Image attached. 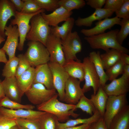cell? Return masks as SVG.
Wrapping results in <instances>:
<instances>
[{"mask_svg":"<svg viewBox=\"0 0 129 129\" xmlns=\"http://www.w3.org/2000/svg\"><path fill=\"white\" fill-rule=\"evenodd\" d=\"M5 38L0 36V44L5 40Z\"/></svg>","mask_w":129,"mask_h":129,"instance_id":"52","label":"cell"},{"mask_svg":"<svg viewBox=\"0 0 129 129\" xmlns=\"http://www.w3.org/2000/svg\"><path fill=\"white\" fill-rule=\"evenodd\" d=\"M73 13L72 11H69L60 6L50 14H46L43 12L41 14L49 26L54 27L58 25L60 22L67 20L70 17Z\"/></svg>","mask_w":129,"mask_h":129,"instance_id":"20","label":"cell"},{"mask_svg":"<svg viewBox=\"0 0 129 129\" xmlns=\"http://www.w3.org/2000/svg\"><path fill=\"white\" fill-rule=\"evenodd\" d=\"M102 87L108 96L126 95L129 91V78L122 75L121 77L113 80L108 84H106Z\"/></svg>","mask_w":129,"mask_h":129,"instance_id":"14","label":"cell"},{"mask_svg":"<svg viewBox=\"0 0 129 129\" xmlns=\"http://www.w3.org/2000/svg\"><path fill=\"white\" fill-rule=\"evenodd\" d=\"M39 120L19 118L17 123V125L27 129H40Z\"/></svg>","mask_w":129,"mask_h":129,"instance_id":"39","label":"cell"},{"mask_svg":"<svg viewBox=\"0 0 129 129\" xmlns=\"http://www.w3.org/2000/svg\"><path fill=\"white\" fill-rule=\"evenodd\" d=\"M18 129H27L17 125Z\"/></svg>","mask_w":129,"mask_h":129,"instance_id":"53","label":"cell"},{"mask_svg":"<svg viewBox=\"0 0 129 129\" xmlns=\"http://www.w3.org/2000/svg\"><path fill=\"white\" fill-rule=\"evenodd\" d=\"M119 30L118 29L111 30L97 35L85 37L84 38L92 49H101L106 52L113 48L128 54V49L119 44L116 40V36Z\"/></svg>","mask_w":129,"mask_h":129,"instance_id":"2","label":"cell"},{"mask_svg":"<svg viewBox=\"0 0 129 129\" xmlns=\"http://www.w3.org/2000/svg\"><path fill=\"white\" fill-rule=\"evenodd\" d=\"M35 68L31 67L16 78L18 86L22 96L33 84Z\"/></svg>","mask_w":129,"mask_h":129,"instance_id":"24","label":"cell"},{"mask_svg":"<svg viewBox=\"0 0 129 129\" xmlns=\"http://www.w3.org/2000/svg\"><path fill=\"white\" fill-rule=\"evenodd\" d=\"M57 93L48 101L37 106L38 110L50 113L55 116L60 123H64L71 116L76 118L79 114L75 113L73 109L75 105L64 103L58 99Z\"/></svg>","mask_w":129,"mask_h":129,"instance_id":"1","label":"cell"},{"mask_svg":"<svg viewBox=\"0 0 129 129\" xmlns=\"http://www.w3.org/2000/svg\"><path fill=\"white\" fill-rule=\"evenodd\" d=\"M45 10L41 9L38 11L32 14H24L16 11L14 19L11 21V24L16 25L18 29L19 35V41L17 47L20 51L23 50L27 35L31 27L29 22L34 15L39 13L44 12Z\"/></svg>","mask_w":129,"mask_h":129,"instance_id":"5","label":"cell"},{"mask_svg":"<svg viewBox=\"0 0 129 129\" xmlns=\"http://www.w3.org/2000/svg\"><path fill=\"white\" fill-rule=\"evenodd\" d=\"M2 82L5 96L20 103L22 96L18 86L16 77L5 78Z\"/></svg>","mask_w":129,"mask_h":129,"instance_id":"21","label":"cell"},{"mask_svg":"<svg viewBox=\"0 0 129 129\" xmlns=\"http://www.w3.org/2000/svg\"><path fill=\"white\" fill-rule=\"evenodd\" d=\"M122 53L117 50L111 48L105 53L100 54L104 69L107 70L120 60Z\"/></svg>","mask_w":129,"mask_h":129,"instance_id":"29","label":"cell"},{"mask_svg":"<svg viewBox=\"0 0 129 129\" xmlns=\"http://www.w3.org/2000/svg\"><path fill=\"white\" fill-rule=\"evenodd\" d=\"M59 7H62L70 11L82 8L86 3L83 0H59Z\"/></svg>","mask_w":129,"mask_h":129,"instance_id":"34","label":"cell"},{"mask_svg":"<svg viewBox=\"0 0 129 129\" xmlns=\"http://www.w3.org/2000/svg\"><path fill=\"white\" fill-rule=\"evenodd\" d=\"M18 62V59L16 56L10 60L5 63L2 73L5 78L15 77Z\"/></svg>","mask_w":129,"mask_h":129,"instance_id":"33","label":"cell"},{"mask_svg":"<svg viewBox=\"0 0 129 129\" xmlns=\"http://www.w3.org/2000/svg\"><path fill=\"white\" fill-rule=\"evenodd\" d=\"M48 64L52 73L54 88L57 92L59 100L64 101L65 86L70 76L58 64L49 62Z\"/></svg>","mask_w":129,"mask_h":129,"instance_id":"10","label":"cell"},{"mask_svg":"<svg viewBox=\"0 0 129 129\" xmlns=\"http://www.w3.org/2000/svg\"><path fill=\"white\" fill-rule=\"evenodd\" d=\"M15 7L16 11L20 12L23 7L24 2L23 0H10Z\"/></svg>","mask_w":129,"mask_h":129,"instance_id":"46","label":"cell"},{"mask_svg":"<svg viewBox=\"0 0 129 129\" xmlns=\"http://www.w3.org/2000/svg\"><path fill=\"white\" fill-rule=\"evenodd\" d=\"M45 112L23 109L12 110L0 107V114L12 118L39 119Z\"/></svg>","mask_w":129,"mask_h":129,"instance_id":"19","label":"cell"},{"mask_svg":"<svg viewBox=\"0 0 129 129\" xmlns=\"http://www.w3.org/2000/svg\"><path fill=\"white\" fill-rule=\"evenodd\" d=\"M17 57L18 62L15 76L16 78L31 67L24 54H19Z\"/></svg>","mask_w":129,"mask_h":129,"instance_id":"38","label":"cell"},{"mask_svg":"<svg viewBox=\"0 0 129 129\" xmlns=\"http://www.w3.org/2000/svg\"><path fill=\"white\" fill-rule=\"evenodd\" d=\"M91 124H83L79 126L68 127L63 129H89Z\"/></svg>","mask_w":129,"mask_h":129,"instance_id":"48","label":"cell"},{"mask_svg":"<svg viewBox=\"0 0 129 129\" xmlns=\"http://www.w3.org/2000/svg\"><path fill=\"white\" fill-rule=\"evenodd\" d=\"M120 60L124 64L129 65V56L128 54L122 53Z\"/></svg>","mask_w":129,"mask_h":129,"instance_id":"47","label":"cell"},{"mask_svg":"<svg viewBox=\"0 0 129 129\" xmlns=\"http://www.w3.org/2000/svg\"><path fill=\"white\" fill-rule=\"evenodd\" d=\"M100 54L99 51H92L90 53L89 57L94 64L99 77L100 86L103 87L108 80L104 70Z\"/></svg>","mask_w":129,"mask_h":129,"instance_id":"25","label":"cell"},{"mask_svg":"<svg viewBox=\"0 0 129 129\" xmlns=\"http://www.w3.org/2000/svg\"><path fill=\"white\" fill-rule=\"evenodd\" d=\"M30 22L31 27L26 39L39 42L45 46L48 38L51 33V27L43 18L41 13L34 16Z\"/></svg>","mask_w":129,"mask_h":129,"instance_id":"3","label":"cell"},{"mask_svg":"<svg viewBox=\"0 0 129 129\" xmlns=\"http://www.w3.org/2000/svg\"><path fill=\"white\" fill-rule=\"evenodd\" d=\"M106 0H88L86 4L95 9L102 8L104 5Z\"/></svg>","mask_w":129,"mask_h":129,"instance_id":"44","label":"cell"},{"mask_svg":"<svg viewBox=\"0 0 129 129\" xmlns=\"http://www.w3.org/2000/svg\"><path fill=\"white\" fill-rule=\"evenodd\" d=\"M62 41V49L66 61L79 60L76 54L81 51L82 45L77 32L76 31L72 32Z\"/></svg>","mask_w":129,"mask_h":129,"instance_id":"8","label":"cell"},{"mask_svg":"<svg viewBox=\"0 0 129 129\" xmlns=\"http://www.w3.org/2000/svg\"><path fill=\"white\" fill-rule=\"evenodd\" d=\"M59 122L55 116L46 112L39 120L40 129H58Z\"/></svg>","mask_w":129,"mask_h":129,"instance_id":"30","label":"cell"},{"mask_svg":"<svg viewBox=\"0 0 129 129\" xmlns=\"http://www.w3.org/2000/svg\"><path fill=\"white\" fill-rule=\"evenodd\" d=\"M81 82L76 78L69 77L65 87L64 101L66 103L75 105L84 95L80 86Z\"/></svg>","mask_w":129,"mask_h":129,"instance_id":"12","label":"cell"},{"mask_svg":"<svg viewBox=\"0 0 129 129\" xmlns=\"http://www.w3.org/2000/svg\"><path fill=\"white\" fill-rule=\"evenodd\" d=\"M122 75L129 78V65L124 64Z\"/></svg>","mask_w":129,"mask_h":129,"instance_id":"50","label":"cell"},{"mask_svg":"<svg viewBox=\"0 0 129 129\" xmlns=\"http://www.w3.org/2000/svg\"><path fill=\"white\" fill-rule=\"evenodd\" d=\"M5 51L2 48L0 49V62L6 63L8 61L5 55Z\"/></svg>","mask_w":129,"mask_h":129,"instance_id":"49","label":"cell"},{"mask_svg":"<svg viewBox=\"0 0 129 129\" xmlns=\"http://www.w3.org/2000/svg\"><path fill=\"white\" fill-rule=\"evenodd\" d=\"M121 20L116 16L111 18H106L95 23L94 27L88 29H82L80 32L86 37L102 34L105 32L108 29H110L115 25H120Z\"/></svg>","mask_w":129,"mask_h":129,"instance_id":"15","label":"cell"},{"mask_svg":"<svg viewBox=\"0 0 129 129\" xmlns=\"http://www.w3.org/2000/svg\"><path fill=\"white\" fill-rule=\"evenodd\" d=\"M89 129H108L102 117L98 120L91 124Z\"/></svg>","mask_w":129,"mask_h":129,"instance_id":"45","label":"cell"},{"mask_svg":"<svg viewBox=\"0 0 129 129\" xmlns=\"http://www.w3.org/2000/svg\"><path fill=\"white\" fill-rule=\"evenodd\" d=\"M115 13L116 16L118 18L129 19V0H124L120 7Z\"/></svg>","mask_w":129,"mask_h":129,"instance_id":"42","label":"cell"},{"mask_svg":"<svg viewBox=\"0 0 129 129\" xmlns=\"http://www.w3.org/2000/svg\"><path fill=\"white\" fill-rule=\"evenodd\" d=\"M24 5L21 11L22 13L30 14L36 12L41 9L34 0H23Z\"/></svg>","mask_w":129,"mask_h":129,"instance_id":"40","label":"cell"},{"mask_svg":"<svg viewBox=\"0 0 129 129\" xmlns=\"http://www.w3.org/2000/svg\"><path fill=\"white\" fill-rule=\"evenodd\" d=\"M124 0H106L103 8L111 10L115 12L120 7Z\"/></svg>","mask_w":129,"mask_h":129,"instance_id":"43","label":"cell"},{"mask_svg":"<svg viewBox=\"0 0 129 129\" xmlns=\"http://www.w3.org/2000/svg\"><path fill=\"white\" fill-rule=\"evenodd\" d=\"M63 67L70 76L76 78L81 82L84 80L83 64L80 60L66 61Z\"/></svg>","mask_w":129,"mask_h":129,"instance_id":"22","label":"cell"},{"mask_svg":"<svg viewBox=\"0 0 129 129\" xmlns=\"http://www.w3.org/2000/svg\"><path fill=\"white\" fill-rule=\"evenodd\" d=\"M79 108L83 111L92 116L96 110L93 103L90 99L83 95L75 105L73 110Z\"/></svg>","mask_w":129,"mask_h":129,"instance_id":"32","label":"cell"},{"mask_svg":"<svg viewBox=\"0 0 129 129\" xmlns=\"http://www.w3.org/2000/svg\"><path fill=\"white\" fill-rule=\"evenodd\" d=\"M2 81L0 79V100L5 96Z\"/></svg>","mask_w":129,"mask_h":129,"instance_id":"51","label":"cell"},{"mask_svg":"<svg viewBox=\"0 0 129 129\" xmlns=\"http://www.w3.org/2000/svg\"><path fill=\"white\" fill-rule=\"evenodd\" d=\"M85 83L82 88L84 93L93 88V94H96L100 86L99 77L94 64L89 56L85 57L83 60Z\"/></svg>","mask_w":129,"mask_h":129,"instance_id":"9","label":"cell"},{"mask_svg":"<svg viewBox=\"0 0 129 129\" xmlns=\"http://www.w3.org/2000/svg\"><path fill=\"white\" fill-rule=\"evenodd\" d=\"M24 55L31 66L34 67L48 63L50 61V55L46 46L37 41H29Z\"/></svg>","mask_w":129,"mask_h":129,"instance_id":"4","label":"cell"},{"mask_svg":"<svg viewBox=\"0 0 129 129\" xmlns=\"http://www.w3.org/2000/svg\"><path fill=\"white\" fill-rule=\"evenodd\" d=\"M75 21L74 18L70 17L61 26L51 27V33L63 41L72 32Z\"/></svg>","mask_w":129,"mask_h":129,"instance_id":"26","label":"cell"},{"mask_svg":"<svg viewBox=\"0 0 129 129\" xmlns=\"http://www.w3.org/2000/svg\"><path fill=\"white\" fill-rule=\"evenodd\" d=\"M102 117L99 112L96 110L91 117L86 118H78L75 119H69L64 123L59 122L58 129L75 126L80 124H91L98 120Z\"/></svg>","mask_w":129,"mask_h":129,"instance_id":"28","label":"cell"},{"mask_svg":"<svg viewBox=\"0 0 129 129\" xmlns=\"http://www.w3.org/2000/svg\"><path fill=\"white\" fill-rule=\"evenodd\" d=\"M124 65L123 63L120 60L106 70L105 73L108 80L111 81L116 78L119 75L123 74Z\"/></svg>","mask_w":129,"mask_h":129,"instance_id":"35","label":"cell"},{"mask_svg":"<svg viewBox=\"0 0 129 129\" xmlns=\"http://www.w3.org/2000/svg\"><path fill=\"white\" fill-rule=\"evenodd\" d=\"M5 35L7 38L2 48L8 56L9 60L16 56V49L18 44L19 34L16 25L10 24L6 26L5 28Z\"/></svg>","mask_w":129,"mask_h":129,"instance_id":"13","label":"cell"},{"mask_svg":"<svg viewBox=\"0 0 129 129\" xmlns=\"http://www.w3.org/2000/svg\"><path fill=\"white\" fill-rule=\"evenodd\" d=\"M120 30L116 36V40L121 45L129 34V19H121Z\"/></svg>","mask_w":129,"mask_h":129,"instance_id":"36","label":"cell"},{"mask_svg":"<svg viewBox=\"0 0 129 129\" xmlns=\"http://www.w3.org/2000/svg\"><path fill=\"white\" fill-rule=\"evenodd\" d=\"M127 105L126 95L108 96L104 113L102 117L108 129L113 118Z\"/></svg>","mask_w":129,"mask_h":129,"instance_id":"6","label":"cell"},{"mask_svg":"<svg viewBox=\"0 0 129 129\" xmlns=\"http://www.w3.org/2000/svg\"><path fill=\"white\" fill-rule=\"evenodd\" d=\"M108 95L100 86L96 93L91 95L90 99L96 110L103 117L105 112V108Z\"/></svg>","mask_w":129,"mask_h":129,"instance_id":"27","label":"cell"},{"mask_svg":"<svg viewBox=\"0 0 129 129\" xmlns=\"http://www.w3.org/2000/svg\"><path fill=\"white\" fill-rule=\"evenodd\" d=\"M17 119L0 114V129H11L17 125Z\"/></svg>","mask_w":129,"mask_h":129,"instance_id":"41","label":"cell"},{"mask_svg":"<svg viewBox=\"0 0 129 129\" xmlns=\"http://www.w3.org/2000/svg\"><path fill=\"white\" fill-rule=\"evenodd\" d=\"M114 12L111 10L104 8L96 9L92 14L87 17L84 18L79 17L75 21V24L79 27H91L94 21L109 18Z\"/></svg>","mask_w":129,"mask_h":129,"instance_id":"17","label":"cell"},{"mask_svg":"<svg viewBox=\"0 0 129 129\" xmlns=\"http://www.w3.org/2000/svg\"><path fill=\"white\" fill-rule=\"evenodd\" d=\"M108 129H129V105L128 104L113 118Z\"/></svg>","mask_w":129,"mask_h":129,"instance_id":"23","label":"cell"},{"mask_svg":"<svg viewBox=\"0 0 129 129\" xmlns=\"http://www.w3.org/2000/svg\"><path fill=\"white\" fill-rule=\"evenodd\" d=\"M16 10L8 0H0V36L5 38V28L8 21L15 16Z\"/></svg>","mask_w":129,"mask_h":129,"instance_id":"18","label":"cell"},{"mask_svg":"<svg viewBox=\"0 0 129 129\" xmlns=\"http://www.w3.org/2000/svg\"><path fill=\"white\" fill-rule=\"evenodd\" d=\"M0 107L12 110L23 109L33 110L35 106L31 104H22L13 101L5 96L0 100Z\"/></svg>","mask_w":129,"mask_h":129,"instance_id":"31","label":"cell"},{"mask_svg":"<svg viewBox=\"0 0 129 129\" xmlns=\"http://www.w3.org/2000/svg\"><path fill=\"white\" fill-rule=\"evenodd\" d=\"M55 89H49L40 83L33 84L25 93L29 101L32 104H41L48 101L57 93Z\"/></svg>","mask_w":129,"mask_h":129,"instance_id":"7","label":"cell"},{"mask_svg":"<svg viewBox=\"0 0 129 129\" xmlns=\"http://www.w3.org/2000/svg\"><path fill=\"white\" fill-rule=\"evenodd\" d=\"M45 46L49 54V62L57 63L63 66L66 60L61 39L51 33L48 38Z\"/></svg>","mask_w":129,"mask_h":129,"instance_id":"11","label":"cell"},{"mask_svg":"<svg viewBox=\"0 0 129 129\" xmlns=\"http://www.w3.org/2000/svg\"><path fill=\"white\" fill-rule=\"evenodd\" d=\"M40 83L47 89H54L51 70L48 63L40 65L35 68L33 84Z\"/></svg>","mask_w":129,"mask_h":129,"instance_id":"16","label":"cell"},{"mask_svg":"<svg viewBox=\"0 0 129 129\" xmlns=\"http://www.w3.org/2000/svg\"><path fill=\"white\" fill-rule=\"evenodd\" d=\"M41 9L52 12L59 7V0H34Z\"/></svg>","mask_w":129,"mask_h":129,"instance_id":"37","label":"cell"},{"mask_svg":"<svg viewBox=\"0 0 129 129\" xmlns=\"http://www.w3.org/2000/svg\"><path fill=\"white\" fill-rule=\"evenodd\" d=\"M11 129H18L17 125L12 127Z\"/></svg>","mask_w":129,"mask_h":129,"instance_id":"54","label":"cell"}]
</instances>
